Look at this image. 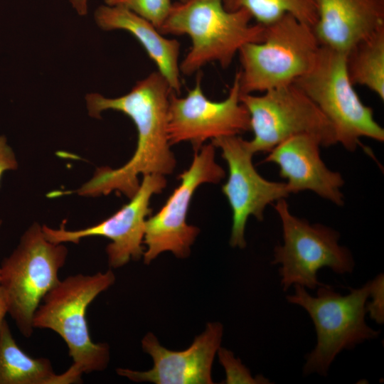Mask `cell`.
Listing matches in <instances>:
<instances>
[{"label":"cell","instance_id":"obj_27","mask_svg":"<svg viewBox=\"0 0 384 384\" xmlns=\"http://www.w3.org/2000/svg\"><path fill=\"white\" fill-rule=\"evenodd\" d=\"M0 225H1V222H0ZM0 279H1V272H0Z\"/></svg>","mask_w":384,"mask_h":384},{"label":"cell","instance_id":"obj_23","mask_svg":"<svg viewBox=\"0 0 384 384\" xmlns=\"http://www.w3.org/2000/svg\"><path fill=\"white\" fill-rule=\"evenodd\" d=\"M369 297L371 301L366 303V311L378 324L384 321V277L383 274L370 281Z\"/></svg>","mask_w":384,"mask_h":384},{"label":"cell","instance_id":"obj_15","mask_svg":"<svg viewBox=\"0 0 384 384\" xmlns=\"http://www.w3.org/2000/svg\"><path fill=\"white\" fill-rule=\"evenodd\" d=\"M321 143L309 134L291 137L274 146L264 160L279 169V175L287 180L290 192L309 190L338 206L343 204L341 174L329 169L323 162Z\"/></svg>","mask_w":384,"mask_h":384},{"label":"cell","instance_id":"obj_28","mask_svg":"<svg viewBox=\"0 0 384 384\" xmlns=\"http://www.w3.org/2000/svg\"><path fill=\"white\" fill-rule=\"evenodd\" d=\"M179 1H185V0H179Z\"/></svg>","mask_w":384,"mask_h":384},{"label":"cell","instance_id":"obj_3","mask_svg":"<svg viewBox=\"0 0 384 384\" xmlns=\"http://www.w3.org/2000/svg\"><path fill=\"white\" fill-rule=\"evenodd\" d=\"M114 282L111 270L68 276L44 296L34 314V329L52 330L63 339L73 360L70 368L80 375L104 370L109 363L110 347L92 340L85 314L90 303Z\"/></svg>","mask_w":384,"mask_h":384},{"label":"cell","instance_id":"obj_20","mask_svg":"<svg viewBox=\"0 0 384 384\" xmlns=\"http://www.w3.org/2000/svg\"><path fill=\"white\" fill-rule=\"evenodd\" d=\"M228 11L247 10L257 23L269 25L289 14L314 27L317 21L315 0H223Z\"/></svg>","mask_w":384,"mask_h":384},{"label":"cell","instance_id":"obj_7","mask_svg":"<svg viewBox=\"0 0 384 384\" xmlns=\"http://www.w3.org/2000/svg\"><path fill=\"white\" fill-rule=\"evenodd\" d=\"M346 54L321 46L310 70L293 83L300 88L331 123L336 143L354 151L361 137L384 140V129L371 107L354 90L346 68Z\"/></svg>","mask_w":384,"mask_h":384},{"label":"cell","instance_id":"obj_12","mask_svg":"<svg viewBox=\"0 0 384 384\" xmlns=\"http://www.w3.org/2000/svg\"><path fill=\"white\" fill-rule=\"evenodd\" d=\"M220 148L222 157L228 166V178L222 186L232 210V228L230 244L244 248L245 230L250 215L263 220L266 206L289 196L286 183L270 181L260 176L252 164L255 154L249 142L238 135L212 140Z\"/></svg>","mask_w":384,"mask_h":384},{"label":"cell","instance_id":"obj_2","mask_svg":"<svg viewBox=\"0 0 384 384\" xmlns=\"http://www.w3.org/2000/svg\"><path fill=\"white\" fill-rule=\"evenodd\" d=\"M245 9L228 11L223 0H185L172 3L159 29L163 35H188L191 47L180 63L191 75L210 63L228 68L242 46L264 40L265 26L250 23Z\"/></svg>","mask_w":384,"mask_h":384},{"label":"cell","instance_id":"obj_8","mask_svg":"<svg viewBox=\"0 0 384 384\" xmlns=\"http://www.w3.org/2000/svg\"><path fill=\"white\" fill-rule=\"evenodd\" d=\"M274 208L282 222L283 244L274 250L272 264H279L280 284L284 291L299 284L316 289L318 271L329 267L336 274L351 273L354 261L351 252L338 244L339 233L321 225L293 215L284 198L277 201Z\"/></svg>","mask_w":384,"mask_h":384},{"label":"cell","instance_id":"obj_22","mask_svg":"<svg viewBox=\"0 0 384 384\" xmlns=\"http://www.w3.org/2000/svg\"><path fill=\"white\" fill-rule=\"evenodd\" d=\"M218 352L220 362L225 370V383H270L263 376L253 378L250 370L240 359L235 358L231 351L220 348Z\"/></svg>","mask_w":384,"mask_h":384},{"label":"cell","instance_id":"obj_4","mask_svg":"<svg viewBox=\"0 0 384 384\" xmlns=\"http://www.w3.org/2000/svg\"><path fill=\"white\" fill-rule=\"evenodd\" d=\"M294 293L287 301L304 309L310 316L316 332V345L306 357L303 373L326 376L336 356L342 351L376 338L379 331L366 322V303L370 281L342 295L329 285L318 287L316 296L306 288L294 284Z\"/></svg>","mask_w":384,"mask_h":384},{"label":"cell","instance_id":"obj_26","mask_svg":"<svg viewBox=\"0 0 384 384\" xmlns=\"http://www.w3.org/2000/svg\"><path fill=\"white\" fill-rule=\"evenodd\" d=\"M7 314V304L6 297L2 288L0 286V324L5 319V316Z\"/></svg>","mask_w":384,"mask_h":384},{"label":"cell","instance_id":"obj_5","mask_svg":"<svg viewBox=\"0 0 384 384\" xmlns=\"http://www.w3.org/2000/svg\"><path fill=\"white\" fill-rule=\"evenodd\" d=\"M265 26L264 40L245 44L238 53L240 94L292 84L310 70L320 49L314 28L289 14Z\"/></svg>","mask_w":384,"mask_h":384},{"label":"cell","instance_id":"obj_19","mask_svg":"<svg viewBox=\"0 0 384 384\" xmlns=\"http://www.w3.org/2000/svg\"><path fill=\"white\" fill-rule=\"evenodd\" d=\"M352 84L365 86L384 100V25L358 42L346 54Z\"/></svg>","mask_w":384,"mask_h":384},{"label":"cell","instance_id":"obj_14","mask_svg":"<svg viewBox=\"0 0 384 384\" xmlns=\"http://www.w3.org/2000/svg\"><path fill=\"white\" fill-rule=\"evenodd\" d=\"M223 326L218 322L207 324L186 350L171 351L162 346L156 337L148 333L142 341L143 351L150 355L153 367L146 371L117 368V373L134 382L156 384L213 383L211 368L215 353L220 348Z\"/></svg>","mask_w":384,"mask_h":384},{"label":"cell","instance_id":"obj_6","mask_svg":"<svg viewBox=\"0 0 384 384\" xmlns=\"http://www.w3.org/2000/svg\"><path fill=\"white\" fill-rule=\"evenodd\" d=\"M67 255V247L49 241L42 226L34 223L1 262L0 286L7 314L24 337L32 336L34 314L44 296L60 282L58 272Z\"/></svg>","mask_w":384,"mask_h":384},{"label":"cell","instance_id":"obj_18","mask_svg":"<svg viewBox=\"0 0 384 384\" xmlns=\"http://www.w3.org/2000/svg\"><path fill=\"white\" fill-rule=\"evenodd\" d=\"M82 381L69 368L55 373L48 358H33L16 343L4 319L0 324V384H71Z\"/></svg>","mask_w":384,"mask_h":384},{"label":"cell","instance_id":"obj_1","mask_svg":"<svg viewBox=\"0 0 384 384\" xmlns=\"http://www.w3.org/2000/svg\"><path fill=\"white\" fill-rule=\"evenodd\" d=\"M174 92L164 78L153 72L138 81L127 94L107 97L99 93L85 97L88 114L100 118L106 110L127 115L137 131V147L132 158L117 169L102 167L76 193L84 196L121 193L132 198L139 187V176L173 173L176 161L168 137L169 99ZM175 93V92H174Z\"/></svg>","mask_w":384,"mask_h":384},{"label":"cell","instance_id":"obj_9","mask_svg":"<svg viewBox=\"0 0 384 384\" xmlns=\"http://www.w3.org/2000/svg\"><path fill=\"white\" fill-rule=\"evenodd\" d=\"M255 94H240L250 114L254 154L270 152L284 140L298 134L311 135L322 146L336 144L334 127L314 102L294 83Z\"/></svg>","mask_w":384,"mask_h":384},{"label":"cell","instance_id":"obj_11","mask_svg":"<svg viewBox=\"0 0 384 384\" xmlns=\"http://www.w3.org/2000/svg\"><path fill=\"white\" fill-rule=\"evenodd\" d=\"M201 75L186 97L172 92L168 110V137L171 145L183 142L198 149L208 139L239 135L250 129V114L240 100L236 73L225 99L213 101L204 95Z\"/></svg>","mask_w":384,"mask_h":384},{"label":"cell","instance_id":"obj_17","mask_svg":"<svg viewBox=\"0 0 384 384\" xmlns=\"http://www.w3.org/2000/svg\"><path fill=\"white\" fill-rule=\"evenodd\" d=\"M94 18L104 31L123 30L134 36L172 90L177 95L180 93L182 87L178 60L181 45L177 40L164 37L151 22L122 6L100 5L95 11Z\"/></svg>","mask_w":384,"mask_h":384},{"label":"cell","instance_id":"obj_25","mask_svg":"<svg viewBox=\"0 0 384 384\" xmlns=\"http://www.w3.org/2000/svg\"><path fill=\"white\" fill-rule=\"evenodd\" d=\"M73 8L80 16H85L87 12L88 0H70Z\"/></svg>","mask_w":384,"mask_h":384},{"label":"cell","instance_id":"obj_13","mask_svg":"<svg viewBox=\"0 0 384 384\" xmlns=\"http://www.w3.org/2000/svg\"><path fill=\"white\" fill-rule=\"evenodd\" d=\"M166 185L165 176L144 175L130 201L108 218L77 230H67L63 223L58 229L43 225V232L54 243H78L90 236L107 238L111 240L106 247L109 265L112 268L121 267L130 260H138L143 257L145 223L151 213L150 199L154 194L161 192Z\"/></svg>","mask_w":384,"mask_h":384},{"label":"cell","instance_id":"obj_10","mask_svg":"<svg viewBox=\"0 0 384 384\" xmlns=\"http://www.w3.org/2000/svg\"><path fill=\"white\" fill-rule=\"evenodd\" d=\"M225 176L215 161V146L203 144L195 149L190 166L178 176L179 185L162 208L145 223L143 257L149 264L161 252L169 251L179 258L187 257L199 229L186 222L188 210L195 191L203 183H217Z\"/></svg>","mask_w":384,"mask_h":384},{"label":"cell","instance_id":"obj_24","mask_svg":"<svg viewBox=\"0 0 384 384\" xmlns=\"http://www.w3.org/2000/svg\"><path fill=\"white\" fill-rule=\"evenodd\" d=\"M18 163L15 154L8 144L6 138L0 136V181L2 175L6 171L15 170Z\"/></svg>","mask_w":384,"mask_h":384},{"label":"cell","instance_id":"obj_16","mask_svg":"<svg viewBox=\"0 0 384 384\" xmlns=\"http://www.w3.org/2000/svg\"><path fill=\"white\" fill-rule=\"evenodd\" d=\"M320 45L347 54L384 25V0H315Z\"/></svg>","mask_w":384,"mask_h":384},{"label":"cell","instance_id":"obj_21","mask_svg":"<svg viewBox=\"0 0 384 384\" xmlns=\"http://www.w3.org/2000/svg\"><path fill=\"white\" fill-rule=\"evenodd\" d=\"M110 6L124 7L151 22L159 30L170 11L171 0H105Z\"/></svg>","mask_w":384,"mask_h":384}]
</instances>
